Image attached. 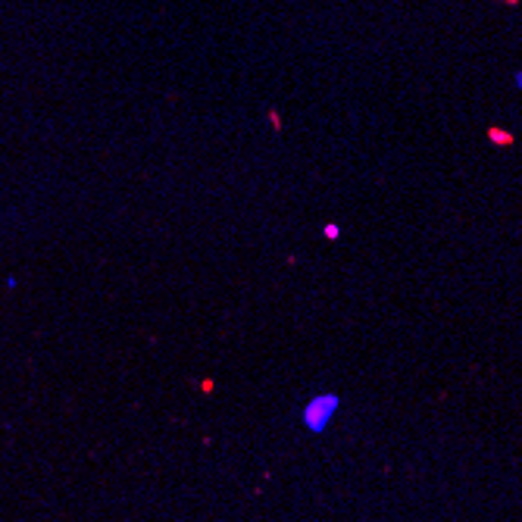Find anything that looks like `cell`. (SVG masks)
<instances>
[{"label": "cell", "instance_id": "3957f363", "mask_svg": "<svg viewBox=\"0 0 522 522\" xmlns=\"http://www.w3.org/2000/svg\"><path fill=\"white\" fill-rule=\"evenodd\" d=\"M513 82H516V88H522V72H516V79H513Z\"/></svg>", "mask_w": 522, "mask_h": 522}, {"label": "cell", "instance_id": "6da1fadb", "mask_svg": "<svg viewBox=\"0 0 522 522\" xmlns=\"http://www.w3.org/2000/svg\"><path fill=\"white\" fill-rule=\"evenodd\" d=\"M338 394H316V397L310 400L304 407V413H300V419H304V426L310 428V432H326L328 426H332V419H335V413H338Z\"/></svg>", "mask_w": 522, "mask_h": 522}, {"label": "cell", "instance_id": "7a4b0ae2", "mask_svg": "<svg viewBox=\"0 0 522 522\" xmlns=\"http://www.w3.org/2000/svg\"><path fill=\"white\" fill-rule=\"evenodd\" d=\"M338 235H341L338 225H326V238H338Z\"/></svg>", "mask_w": 522, "mask_h": 522}]
</instances>
